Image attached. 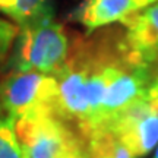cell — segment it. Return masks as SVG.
Segmentation results:
<instances>
[{"label":"cell","mask_w":158,"mask_h":158,"mask_svg":"<svg viewBox=\"0 0 158 158\" xmlns=\"http://www.w3.org/2000/svg\"><path fill=\"white\" fill-rule=\"evenodd\" d=\"M12 48V70H35L56 76L69 56L70 41L54 15H45L21 25Z\"/></svg>","instance_id":"cell-1"},{"label":"cell","mask_w":158,"mask_h":158,"mask_svg":"<svg viewBox=\"0 0 158 158\" xmlns=\"http://www.w3.org/2000/svg\"><path fill=\"white\" fill-rule=\"evenodd\" d=\"M15 129L25 158H54L79 133L54 108H41L18 117Z\"/></svg>","instance_id":"cell-2"},{"label":"cell","mask_w":158,"mask_h":158,"mask_svg":"<svg viewBox=\"0 0 158 158\" xmlns=\"http://www.w3.org/2000/svg\"><path fill=\"white\" fill-rule=\"evenodd\" d=\"M57 94V79L35 70H13L0 84L2 107L15 120L41 108L56 110Z\"/></svg>","instance_id":"cell-3"},{"label":"cell","mask_w":158,"mask_h":158,"mask_svg":"<svg viewBox=\"0 0 158 158\" xmlns=\"http://www.w3.org/2000/svg\"><path fill=\"white\" fill-rule=\"evenodd\" d=\"M106 129L113 130L133 158L145 157L158 145V106L147 92L118 111Z\"/></svg>","instance_id":"cell-4"},{"label":"cell","mask_w":158,"mask_h":158,"mask_svg":"<svg viewBox=\"0 0 158 158\" xmlns=\"http://www.w3.org/2000/svg\"><path fill=\"white\" fill-rule=\"evenodd\" d=\"M124 41L136 60L158 78V2L124 18Z\"/></svg>","instance_id":"cell-5"},{"label":"cell","mask_w":158,"mask_h":158,"mask_svg":"<svg viewBox=\"0 0 158 158\" xmlns=\"http://www.w3.org/2000/svg\"><path fill=\"white\" fill-rule=\"evenodd\" d=\"M155 2L158 0H85L76 12V19L91 34L98 28L123 21Z\"/></svg>","instance_id":"cell-6"},{"label":"cell","mask_w":158,"mask_h":158,"mask_svg":"<svg viewBox=\"0 0 158 158\" xmlns=\"http://www.w3.org/2000/svg\"><path fill=\"white\" fill-rule=\"evenodd\" d=\"M86 158H133L124 143L110 129H98L85 138Z\"/></svg>","instance_id":"cell-7"},{"label":"cell","mask_w":158,"mask_h":158,"mask_svg":"<svg viewBox=\"0 0 158 158\" xmlns=\"http://www.w3.org/2000/svg\"><path fill=\"white\" fill-rule=\"evenodd\" d=\"M0 13L9 16L18 27L45 15H54L51 0H0Z\"/></svg>","instance_id":"cell-8"},{"label":"cell","mask_w":158,"mask_h":158,"mask_svg":"<svg viewBox=\"0 0 158 158\" xmlns=\"http://www.w3.org/2000/svg\"><path fill=\"white\" fill-rule=\"evenodd\" d=\"M0 158H25L16 136L15 118L7 114L0 117Z\"/></svg>","instance_id":"cell-9"},{"label":"cell","mask_w":158,"mask_h":158,"mask_svg":"<svg viewBox=\"0 0 158 158\" xmlns=\"http://www.w3.org/2000/svg\"><path fill=\"white\" fill-rule=\"evenodd\" d=\"M18 32H19V27L16 23L0 18V64L5 63L6 57L9 56Z\"/></svg>","instance_id":"cell-10"},{"label":"cell","mask_w":158,"mask_h":158,"mask_svg":"<svg viewBox=\"0 0 158 158\" xmlns=\"http://www.w3.org/2000/svg\"><path fill=\"white\" fill-rule=\"evenodd\" d=\"M54 158H86L85 138L81 133H76Z\"/></svg>","instance_id":"cell-11"},{"label":"cell","mask_w":158,"mask_h":158,"mask_svg":"<svg viewBox=\"0 0 158 158\" xmlns=\"http://www.w3.org/2000/svg\"><path fill=\"white\" fill-rule=\"evenodd\" d=\"M148 94H149V97L152 98V101L155 102L158 106V79L154 82V85L149 88V91H148Z\"/></svg>","instance_id":"cell-12"},{"label":"cell","mask_w":158,"mask_h":158,"mask_svg":"<svg viewBox=\"0 0 158 158\" xmlns=\"http://www.w3.org/2000/svg\"><path fill=\"white\" fill-rule=\"evenodd\" d=\"M2 116H5V110H3V107H2V102H0V117Z\"/></svg>","instance_id":"cell-13"},{"label":"cell","mask_w":158,"mask_h":158,"mask_svg":"<svg viewBox=\"0 0 158 158\" xmlns=\"http://www.w3.org/2000/svg\"><path fill=\"white\" fill-rule=\"evenodd\" d=\"M152 158H158V148L155 149V152H154V157Z\"/></svg>","instance_id":"cell-14"}]
</instances>
